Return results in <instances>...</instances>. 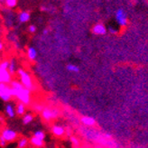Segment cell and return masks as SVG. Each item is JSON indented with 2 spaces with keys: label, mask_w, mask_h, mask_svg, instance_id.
<instances>
[{
  "label": "cell",
  "mask_w": 148,
  "mask_h": 148,
  "mask_svg": "<svg viewBox=\"0 0 148 148\" xmlns=\"http://www.w3.org/2000/svg\"><path fill=\"white\" fill-rule=\"evenodd\" d=\"M10 87L12 88L13 97L16 98L20 103L28 106L32 103V91L25 88L21 84L19 80H12L10 83Z\"/></svg>",
  "instance_id": "obj_1"
},
{
  "label": "cell",
  "mask_w": 148,
  "mask_h": 148,
  "mask_svg": "<svg viewBox=\"0 0 148 148\" xmlns=\"http://www.w3.org/2000/svg\"><path fill=\"white\" fill-rule=\"evenodd\" d=\"M17 76L19 77V81L21 82V84L23 85L25 88L29 90L30 91H34L36 90V86L34 85V82L33 80V78L31 76V74L29 73L28 71H26L25 70L19 68L17 70Z\"/></svg>",
  "instance_id": "obj_2"
},
{
  "label": "cell",
  "mask_w": 148,
  "mask_h": 148,
  "mask_svg": "<svg viewBox=\"0 0 148 148\" xmlns=\"http://www.w3.org/2000/svg\"><path fill=\"white\" fill-rule=\"evenodd\" d=\"M41 115L43 120L50 122L59 117V116H60V110L56 108L44 107L42 111L41 112Z\"/></svg>",
  "instance_id": "obj_3"
},
{
  "label": "cell",
  "mask_w": 148,
  "mask_h": 148,
  "mask_svg": "<svg viewBox=\"0 0 148 148\" xmlns=\"http://www.w3.org/2000/svg\"><path fill=\"white\" fill-rule=\"evenodd\" d=\"M13 98L12 88L10 87V84H4L0 83V99L4 102H10V100Z\"/></svg>",
  "instance_id": "obj_4"
},
{
  "label": "cell",
  "mask_w": 148,
  "mask_h": 148,
  "mask_svg": "<svg viewBox=\"0 0 148 148\" xmlns=\"http://www.w3.org/2000/svg\"><path fill=\"white\" fill-rule=\"evenodd\" d=\"M2 136L7 143H9V142L16 141L18 137V135L17 132L12 128H4L1 131V136Z\"/></svg>",
  "instance_id": "obj_5"
},
{
  "label": "cell",
  "mask_w": 148,
  "mask_h": 148,
  "mask_svg": "<svg viewBox=\"0 0 148 148\" xmlns=\"http://www.w3.org/2000/svg\"><path fill=\"white\" fill-rule=\"evenodd\" d=\"M116 20L120 26H125L127 25V14L122 8H119L116 12Z\"/></svg>",
  "instance_id": "obj_6"
},
{
  "label": "cell",
  "mask_w": 148,
  "mask_h": 148,
  "mask_svg": "<svg viewBox=\"0 0 148 148\" xmlns=\"http://www.w3.org/2000/svg\"><path fill=\"white\" fill-rule=\"evenodd\" d=\"M12 80V75L8 72V71L2 69L0 66V83L10 84Z\"/></svg>",
  "instance_id": "obj_7"
},
{
  "label": "cell",
  "mask_w": 148,
  "mask_h": 148,
  "mask_svg": "<svg viewBox=\"0 0 148 148\" xmlns=\"http://www.w3.org/2000/svg\"><path fill=\"white\" fill-rule=\"evenodd\" d=\"M51 133H53V136L61 137L65 135V128L61 125H53V127H51Z\"/></svg>",
  "instance_id": "obj_8"
},
{
  "label": "cell",
  "mask_w": 148,
  "mask_h": 148,
  "mask_svg": "<svg viewBox=\"0 0 148 148\" xmlns=\"http://www.w3.org/2000/svg\"><path fill=\"white\" fill-rule=\"evenodd\" d=\"M92 33L94 34H97V35H103V34H106L107 29H106L104 25L97 24L92 27Z\"/></svg>",
  "instance_id": "obj_9"
},
{
  "label": "cell",
  "mask_w": 148,
  "mask_h": 148,
  "mask_svg": "<svg viewBox=\"0 0 148 148\" xmlns=\"http://www.w3.org/2000/svg\"><path fill=\"white\" fill-rule=\"evenodd\" d=\"M80 122L86 127H93V125H96V119L93 116H83L80 118Z\"/></svg>",
  "instance_id": "obj_10"
},
{
  "label": "cell",
  "mask_w": 148,
  "mask_h": 148,
  "mask_svg": "<svg viewBox=\"0 0 148 148\" xmlns=\"http://www.w3.org/2000/svg\"><path fill=\"white\" fill-rule=\"evenodd\" d=\"M5 111L6 116H8L9 118H14V116H16V108H14V106L12 104V103H10V102H8L5 105Z\"/></svg>",
  "instance_id": "obj_11"
},
{
  "label": "cell",
  "mask_w": 148,
  "mask_h": 148,
  "mask_svg": "<svg viewBox=\"0 0 148 148\" xmlns=\"http://www.w3.org/2000/svg\"><path fill=\"white\" fill-rule=\"evenodd\" d=\"M27 59L30 62H34L37 58V50L34 46H29L26 51Z\"/></svg>",
  "instance_id": "obj_12"
},
{
  "label": "cell",
  "mask_w": 148,
  "mask_h": 148,
  "mask_svg": "<svg viewBox=\"0 0 148 148\" xmlns=\"http://www.w3.org/2000/svg\"><path fill=\"white\" fill-rule=\"evenodd\" d=\"M30 19H31V14L28 11H22L19 13L18 20L20 23H22V24L27 23V22L30 21Z\"/></svg>",
  "instance_id": "obj_13"
},
{
  "label": "cell",
  "mask_w": 148,
  "mask_h": 148,
  "mask_svg": "<svg viewBox=\"0 0 148 148\" xmlns=\"http://www.w3.org/2000/svg\"><path fill=\"white\" fill-rule=\"evenodd\" d=\"M17 70H18V66H17V62L16 59H11L9 60V66H8V72L11 74L13 76L14 74H16L17 72Z\"/></svg>",
  "instance_id": "obj_14"
},
{
  "label": "cell",
  "mask_w": 148,
  "mask_h": 148,
  "mask_svg": "<svg viewBox=\"0 0 148 148\" xmlns=\"http://www.w3.org/2000/svg\"><path fill=\"white\" fill-rule=\"evenodd\" d=\"M26 112V106L24 105L23 103L18 102L16 106V113L18 116H24Z\"/></svg>",
  "instance_id": "obj_15"
},
{
  "label": "cell",
  "mask_w": 148,
  "mask_h": 148,
  "mask_svg": "<svg viewBox=\"0 0 148 148\" xmlns=\"http://www.w3.org/2000/svg\"><path fill=\"white\" fill-rule=\"evenodd\" d=\"M30 143L36 148H42L44 146V141H41V140L35 138L34 136H32L30 138Z\"/></svg>",
  "instance_id": "obj_16"
},
{
  "label": "cell",
  "mask_w": 148,
  "mask_h": 148,
  "mask_svg": "<svg viewBox=\"0 0 148 148\" xmlns=\"http://www.w3.org/2000/svg\"><path fill=\"white\" fill-rule=\"evenodd\" d=\"M34 121V116L31 113H25L23 116V118H22V122H23L24 125H29L30 123H32Z\"/></svg>",
  "instance_id": "obj_17"
},
{
  "label": "cell",
  "mask_w": 148,
  "mask_h": 148,
  "mask_svg": "<svg viewBox=\"0 0 148 148\" xmlns=\"http://www.w3.org/2000/svg\"><path fill=\"white\" fill-rule=\"evenodd\" d=\"M29 145V140L26 137H21L17 141V148H26Z\"/></svg>",
  "instance_id": "obj_18"
},
{
  "label": "cell",
  "mask_w": 148,
  "mask_h": 148,
  "mask_svg": "<svg viewBox=\"0 0 148 148\" xmlns=\"http://www.w3.org/2000/svg\"><path fill=\"white\" fill-rule=\"evenodd\" d=\"M33 136L41 140V141H44V140H45V137H46V135H45V133H44V131H42V130H36V131H34Z\"/></svg>",
  "instance_id": "obj_19"
},
{
  "label": "cell",
  "mask_w": 148,
  "mask_h": 148,
  "mask_svg": "<svg viewBox=\"0 0 148 148\" xmlns=\"http://www.w3.org/2000/svg\"><path fill=\"white\" fill-rule=\"evenodd\" d=\"M66 70L70 72H75V73H78L79 71V68L77 65L73 64V63H69L66 65Z\"/></svg>",
  "instance_id": "obj_20"
},
{
  "label": "cell",
  "mask_w": 148,
  "mask_h": 148,
  "mask_svg": "<svg viewBox=\"0 0 148 148\" xmlns=\"http://www.w3.org/2000/svg\"><path fill=\"white\" fill-rule=\"evenodd\" d=\"M70 140H71V143L72 144V146L74 148H79V145H80V142H79V140L76 137V136H71L70 137Z\"/></svg>",
  "instance_id": "obj_21"
},
{
  "label": "cell",
  "mask_w": 148,
  "mask_h": 148,
  "mask_svg": "<svg viewBox=\"0 0 148 148\" xmlns=\"http://www.w3.org/2000/svg\"><path fill=\"white\" fill-rule=\"evenodd\" d=\"M5 5L8 8H14V7H16L17 5V1L16 0H6Z\"/></svg>",
  "instance_id": "obj_22"
},
{
  "label": "cell",
  "mask_w": 148,
  "mask_h": 148,
  "mask_svg": "<svg viewBox=\"0 0 148 148\" xmlns=\"http://www.w3.org/2000/svg\"><path fill=\"white\" fill-rule=\"evenodd\" d=\"M0 66H1L2 69L7 71V69H8V66H9V61L8 60H4L2 62H0Z\"/></svg>",
  "instance_id": "obj_23"
},
{
  "label": "cell",
  "mask_w": 148,
  "mask_h": 148,
  "mask_svg": "<svg viewBox=\"0 0 148 148\" xmlns=\"http://www.w3.org/2000/svg\"><path fill=\"white\" fill-rule=\"evenodd\" d=\"M43 106L42 104H38V103H35V104L34 105V109L35 111H37V112H42V109H43Z\"/></svg>",
  "instance_id": "obj_24"
},
{
  "label": "cell",
  "mask_w": 148,
  "mask_h": 148,
  "mask_svg": "<svg viewBox=\"0 0 148 148\" xmlns=\"http://www.w3.org/2000/svg\"><path fill=\"white\" fill-rule=\"evenodd\" d=\"M27 30H28V32L30 33V34H34L37 31V26L35 25H30L28 26Z\"/></svg>",
  "instance_id": "obj_25"
},
{
  "label": "cell",
  "mask_w": 148,
  "mask_h": 148,
  "mask_svg": "<svg viewBox=\"0 0 148 148\" xmlns=\"http://www.w3.org/2000/svg\"><path fill=\"white\" fill-rule=\"evenodd\" d=\"M6 145H7V142L5 141V140L2 136H0V146H1V147H5Z\"/></svg>",
  "instance_id": "obj_26"
},
{
  "label": "cell",
  "mask_w": 148,
  "mask_h": 148,
  "mask_svg": "<svg viewBox=\"0 0 148 148\" xmlns=\"http://www.w3.org/2000/svg\"><path fill=\"white\" fill-rule=\"evenodd\" d=\"M108 31H109L110 34H115L117 33V29H116V28H114V27H112V26H110V27L108 28Z\"/></svg>",
  "instance_id": "obj_27"
},
{
  "label": "cell",
  "mask_w": 148,
  "mask_h": 148,
  "mask_svg": "<svg viewBox=\"0 0 148 148\" xmlns=\"http://www.w3.org/2000/svg\"><path fill=\"white\" fill-rule=\"evenodd\" d=\"M3 49H4V43H3V42L0 41V51H1Z\"/></svg>",
  "instance_id": "obj_28"
},
{
  "label": "cell",
  "mask_w": 148,
  "mask_h": 148,
  "mask_svg": "<svg viewBox=\"0 0 148 148\" xmlns=\"http://www.w3.org/2000/svg\"><path fill=\"white\" fill-rule=\"evenodd\" d=\"M43 34H48V30H47V29H45V30H43Z\"/></svg>",
  "instance_id": "obj_29"
},
{
  "label": "cell",
  "mask_w": 148,
  "mask_h": 148,
  "mask_svg": "<svg viewBox=\"0 0 148 148\" xmlns=\"http://www.w3.org/2000/svg\"><path fill=\"white\" fill-rule=\"evenodd\" d=\"M3 119H4L3 116H0V121H3Z\"/></svg>",
  "instance_id": "obj_30"
},
{
  "label": "cell",
  "mask_w": 148,
  "mask_h": 148,
  "mask_svg": "<svg viewBox=\"0 0 148 148\" xmlns=\"http://www.w3.org/2000/svg\"><path fill=\"white\" fill-rule=\"evenodd\" d=\"M97 148H103V147H97Z\"/></svg>",
  "instance_id": "obj_31"
}]
</instances>
